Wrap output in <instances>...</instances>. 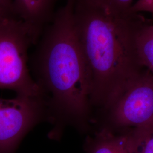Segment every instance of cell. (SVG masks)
Instances as JSON below:
<instances>
[{
    "label": "cell",
    "mask_w": 153,
    "mask_h": 153,
    "mask_svg": "<svg viewBox=\"0 0 153 153\" xmlns=\"http://www.w3.org/2000/svg\"><path fill=\"white\" fill-rule=\"evenodd\" d=\"M136 48L141 65L153 74V24L151 21L137 33Z\"/></svg>",
    "instance_id": "obj_8"
},
{
    "label": "cell",
    "mask_w": 153,
    "mask_h": 153,
    "mask_svg": "<svg viewBox=\"0 0 153 153\" xmlns=\"http://www.w3.org/2000/svg\"><path fill=\"white\" fill-rule=\"evenodd\" d=\"M31 45L25 24L12 12L0 14V88L13 90L17 95L43 97L28 67Z\"/></svg>",
    "instance_id": "obj_3"
},
{
    "label": "cell",
    "mask_w": 153,
    "mask_h": 153,
    "mask_svg": "<svg viewBox=\"0 0 153 153\" xmlns=\"http://www.w3.org/2000/svg\"><path fill=\"white\" fill-rule=\"evenodd\" d=\"M61 0H13L12 12L28 29L33 45L37 43Z\"/></svg>",
    "instance_id": "obj_6"
},
{
    "label": "cell",
    "mask_w": 153,
    "mask_h": 153,
    "mask_svg": "<svg viewBox=\"0 0 153 153\" xmlns=\"http://www.w3.org/2000/svg\"><path fill=\"white\" fill-rule=\"evenodd\" d=\"M131 11L139 14L144 12L153 14V0H138L131 6Z\"/></svg>",
    "instance_id": "obj_11"
},
{
    "label": "cell",
    "mask_w": 153,
    "mask_h": 153,
    "mask_svg": "<svg viewBox=\"0 0 153 153\" xmlns=\"http://www.w3.org/2000/svg\"><path fill=\"white\" fill-rule=\"evenodd\" d=\"M73 0L57 9L35 45L33 78L40 88L57 140L67 126L87 131L92 121L90 71L74 27Z\"/></svg>",
    "instance_id": "obj_1"
},
{
    "label": "cell",
    "mask_w": 153,
    "mask_h": 153,
    "mask_svg": "<svg viewBox=\"0 0 153 153\" xmlns=\"http://www.w3.org/2000/svg\"><path fill=\"white\" fill-rule=\"evenodd\" d=\"M45 120L48 111L43 97L0 98V153H16L28 133Z\"/></svg>",
    "instance_id": "obj_5"
},
{
    "label": "cell",
    "mask_w": 153,
    "mask_h": 153,
    "mask_svg": "<svg viewBox=\"0 0 153 153\" xmlns=\"http://www.w3.org/2000/svg\"><path fill=\"white\" fill-rule=\"evenodd\" d=\"M74 27L91 78L92 107L107 108L144 69L136 51L141 14H119L96 0H73Z\"/></svg>",
    "instance_id": "obj_2"
},
{
    "label": "cell",
    "mask_w": 153,
    "mask_h": 153,
    "mask_svg": "<svg viewBox=\"0 0 153 153\" xmlns=\"http://www.w3.org/2000/svg\"><path fill=\"white\" fill-rule=\"evenodd\" d=\"M100 128L122 131L153 123V74L144 69L107 108Z\"/></svg>",
    "instance_id": "obj_4"
},
{
    "label": "cell",
    "mask_w": 153,
    "mask_h": 153,
    "mask_svg": "<svg viewBox=\"0 0 153 153\" xmlns=\"http://www.w3.org/2000/svg\"><path fill=\"white\" fill-rule=\"evenodd\" d=\"M12 5L13 0H0V14L12 12Z\"/></svg>",
    "instance_id": "obj_12"
},
{
    "label": "cell",
    "mask_w": 153,
    "mask_h": 153,
    "mask_svg": "<svg viewBox=\"0 0 153 153\" xmlns=\"http://www.w3.org/2000/svg\"><path fill=\"white\" fill-rule=\"evenodd\" d=\"M111 11L119 14L131 13L133 0H96Z\"/></svg>",
    "instance_id": "obj_10"
},
{
    "label": "cell",
    "mask_w": 153,
    "mask_h": 153,
    "mask_svg": "<svg viewBox=\"0 0 153 153\" xmlns=\"http://www.w3.org/2000/svg\"><path fill=\"white\" fill-rule=\"evenodd\" d=\"M132 153H153V123L125 131Z\"/></svg>",
    "instance_id": "obj_9"
},
{
    "label": "cell",
    "mask_w": 153,
    "mask_h": 153,
    "mask_svg": "<svg viewBox=\"0 0 153 153\" xmlns=\"http://www.w3.org/2000/svg\"><path fill=\"white\" fill-rule=\"evenodd\" d=\"M86 153H132L124 131H114L99 128L86 139Z\"/></svg>",
    "instance_id": "obj_7"
}]
</instances>
